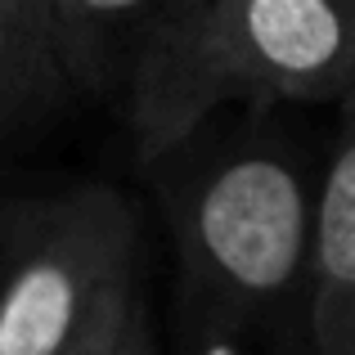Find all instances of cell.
Returning a JSON list of instances; mask_svg holds the SVG:
<instances>
[{
  "mask_svg": "<svg viewBox=\"0 0 355 355\" xmlns=\"http://www.w3.org/2000/svg\"><path fill=\"white\" fill-rule=\"evenodd\" d=\"M320 171L288 108H225L139 166L175 252L189 355H315Z\"/></svg>",
  "mask_w": 355,
  "mask_h": 355,
  "instance_id": "1",
  "label": "cell"
},
{
  "mask_svg": "<svg viewBox=\"0 0 355 355\" xmlns=\"http://www.w3.org/2000/svg\"><path fill=\"white\" fill-rule=\"evenodd\" d=\"M355 90V0H184L121 95L135 166L225 108H338Z\"/></svg>",
  "mask_w": 355,
  "mask_h": 355,
  "instance_id": "2",
  "label": "cell"
},
{
  "mask_svg": "<svg viewBox=\"0 0 355 355\" xmlns=\"http://www.w3.org/2000/svg\"><path fill=\"white\" fill-rule=\"evenodd\" d=\"M0 257V355H90L144 306L139 207L108 180L14 193Z\"/></svg>",
  "mask_w": 355,
  "mask_h": 355,
  "instance_id": "3",
  "label": "cell"
},
{
  "mask_svg": "<svg viewBox=\"0 0 355 355\" xmlns=\"http://www.w3.org/2000/svg\"><path fill=\"white\" fill-rule=\"evenodd\" d=\"M81 95L54 0H0V135L9 148L41 139Z\"/></svg>",
  "mask_w": 355,
  "mask_h": 355,
  "instance_id": "4",
  "label": "cell"
},
{
  "mask_svg": "<svg viewBox=\"0 0 355 355\" xmlns=\"http://www.w3.org/2000/svg\"><path fill=\"white\" fill-rule=\"evenodd\" d=\"M333 113L315 216V355L355 351V90Z\"/></svg>",
  "mask_w": 355,
  "mask_h": 355,
  "instance_id": "5",
  "label": "cell"
},
{
  "mask_svg": "<svg viewBox=\"0 0 355 355\" xmlns=\"http://www.w3.org/2000/svg\"><path fill=\"white\" fill-rule=\"evenodd\" d=\"M180 5L184 0H54L81 95L121 104L139 54Z\"/></svg>",
  "mask_w": 355,
  "mask_h": 355,
  "instance_id": "6",
  "label": "cell"
},
{
  "mask_svg": "<svg viewBox=\"0 0 355 355\" xmlns=\"http://www.w3.org/2000/svg\"><path fill=\"white\" fill-rule=\"evenodd\" d=\"M90 355H157V342H153V320H148V306H139L130 315V324L117 333L113 342H104L99 351Z\"/></svg>",
  "mask_w": 355,
  "mask_h": 355,
  "instance_id": "7",
  "label": "cell"
},
{
  "mask_svg": "<svg viewBox=\"0 0 355 355\" xmlns=\"http://www.w3.org/2000/svg\"><path fill=\"white\" fill-rule=\"evenodd\" d=\"M338 355H355V351H338Z\"/></svg>",
  "mask_w": 355,
  "mask_h": 355,
  "instance_id": "8",
  "label": "cell"
}]
</instances>
